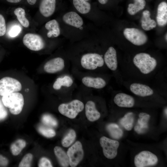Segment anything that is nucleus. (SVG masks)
Returning a JSON list of instances; mask_svg holds the SVG:
<instances>
[{
    "label": "nucleus",
    "mask_w": 167,
    "mask_h": 167,
    "mask_svg": "<svg viewBox=\"0 0 167 167\" xmlns=\"http://www.w3.org/2000/svg\"><path fill=\"white\" fill-rule=\"evenodd\" d=\"M33 159V155L30 153L26 154L20 162L19 167H29L31 166V162Z\"/></svg>",
    "instance_id": "33"
},
{
    "label": "nucleus",
    "mask_w": 167,
    "mask_h": 167,
    "mask_svg": "<svg viewBox=\"0 0 167 167\" xmlns=\"http://www.w3.org/2000/svg\"><path fill=\"white\" fill-rule=\"evenodd\" d=\"M158 158L156 155L148 151H143L135 155L134 159L136 167H147L156 165Z\"/></svg>",
    "instance_id": "7"
},
{
    "label": "nucleus",
    "mask_w": 167,
    "mask_h": 167,
    "mask_svg": "<svg viewBox=\"0 0 167 167\" xmlns=\"http://www.w3.org/2000/svg\"><path fill=\"white\" fill-rule=\"evenodd\" d=\"M84 108L83 103L78 100H74L67 103L60 104L58 107L60 113L71 119L75 118Z\"/></svg>",
    "instance_id": "3"
},
{
    "label": "nucleus",
    "mask_w": 167,
    "mask_h": 167,
    "mask_svg": "<svg viewBox=\"0 0 167 167\" xmlns=\"http://www.w3.org/2000/svg\"><path fill=\"white\" fill-rule=\"evenodd\" d=\"M100 143L103 154L106 158L112 159L117 156L119 146L118 141L103 136L100 139Z\"/></svg>",
    "instance_id": "6"
},
{
    "label": "nucleus",
    "mask_w": 167,
    "mask_h": 167,
    "mask_svg": "<svg viewBox=\"0 0 167 167\" xmlns=\"http://www.w3.org/2000/svg\"><path fill=\"white\" fill-rule=\"evenodd\" d=\"M23 42L28 48L34 51L41 50L45 46L44 41L42 37L34 33L26 34L23 37Z\"/></svg>",
    "instance_id": "10"
},
{
    "label": "nucleus",
    "mask_w": 167,
    "mask_h": 167,
    "mask_svg": "<svg viewBox=\"0 0 167 167\" xmlns=\"http://www.w3.org/2000/svg\"><path fill=\"white\" fill-rule=\"evenodd\" d=\"M123 34L128 40L136 45H143L148 40L145 34L142 30L136 28H126L124 30Z\"/></svg>",
    "instance_id": "8"
},
{
    "label": "nucleus",
    "mask_w": 167,
    "mask_h": 167,
    "mask_svg": "<svg viewBox=\"0 0 167 167\" xmlns=\"http://www.w3.org/2000/svg\"><path fill=\"white\" fill-rule=\"evenodd\" d=\"M85 0L88 1L89 0Z\"/></svg>",
    "instance_id": "45"
},
{
    "label": "nucleus",
    "mask_w": 167,
    "mask_h": 167,
    "mask_svg": "<svg viewBox=\"0 0 167 167\" xmlns=\"http://www.w3.org/2000/svg\"><path fill=\"white\" fill-rule=\"evenodd\" d=\"M9 163L8 159L0 154V167H6Z\"/></svg>",
    "instance_id": "39"
},
{
    "label": "nucleus",
    "mask_w": 167,
    "mask_h": 167,
    "mask_svg": "<svg viewBox=\"0 0 167 167\" xmlns=\"http://www.w3.org/2000/svg\"><path fill=\"white\" fill-rule=\"evenodd\" d=\"M64 66L63 59L60 57H56L47 61L44 65V69L47 73L53 74L62 71Z\"/></svg>",
    "instance_id": "12"
},
{
    "label": "nucleus",
    "mask_w": 167,
    "mask_h": 167,
    "mask_svg": "<svg viewBox=\"0 0 167 167\" xmlns=\"http://www.w3.org/2000/svg\"><path fill=\"white\" fill-rule=\"evenodd\" d=\"M38 130L42 135L47 138L53 137L56 134L54 130L50 128L41 126L38 128Z\"/></svg>",
    "instance_id": "32"
},
{
    "label": "nucleus",
    "mask_w": 167,
    "mask_h": 167,
    "mask_svg": "<svg viewBox=\"0 0 167 167\" xmlns=\"http://www.w3.org/2000/svg\"><path fill=\"white\" fill-rule=\"evenodd\" d=\"M43 122L45 125L51 127H56L57 126L58 122L53 117L49 115H44L42 118Z\"/></svg>",
    "instance_id": "34"
},
{
    "label": "nucleus",
    "mask_w": 167,
    "mask_h": 167,
    "mask_svg": "<svg viewBox=\"0 0 167 167\" xmlns=\"http://www.w3.org/2000/svg\"><path fill=\"white\" fill-rule=\"evenodd\" d=\"M7 115L6 111L0 102V121L5 118Z\"/></svg>",
    "instance_id": "38"
},
{
    "label": "nucleus",
    "mask_w": 167,
    "mask_h": 167,
    "mask_svg": "<svg viewBox=\"0 0 167 167\" xmlns=\"http://www.w3.org/2000/svg\"><path fill=\"white\" fill-rule=\"evenodd\" d=\"M104 62L108 67L112 71H115L118 67L116 51L113 47L109 48L104 56Z\"/></svg>",
    "instance_id": "15"
},
{
    "label": "nucleus",
    "mask_w": 167,
    "mask_h": 167,
    "mask_svg": "<svg viewBox=\"0 0 167 167\" xmlns=\"http://www.w3.org/2000/svg\"><path fill=\"white\" fill-rule=\"evenodd\" d=\"M114 103L120 107L130 108L135 104L134 98L131 96L123 93L117 94L113 99Z\"/></svg>",
    "instance_id": "13"
},
{
    "label": "nucleus",
    "mask_w": 167,
    "mask_h": 167,
    "mask_svg": "<svg viewBox=\"0 0 167 167\" xmlns=\"http://www.w3.org/2000/svg\"><path fill=\"white\" fill-rule=\"evenodd\" d=\"M67 154L69 160V165L71 167H75L81 161L84 157V151L81 142H75L69 148Z\"/></svg>",
    "instance_id": "9"
},
{
    "label": "nucleus",
    "mask_w": 167,
    "mask_h": 167,
    "mask_svg": "<svg viewBox=\"0 0 167 167\" xmlns=\"http://www.w3.org/2000/svg\"><path fill=\"white\" fill-rule=\"evenodd\" d=\"M22 88L20 82L14 78L5 77L0 79V96L19 92Z\"/></svg>",
    "instance_id": "5"
},
{
    "label": "nucleus",
    "mask_w": 167,
    "mask_h": 167,
    "mask_svg": "<svg viewBox=\"0 0 167 167\" xmlns=\"http://www.w3.org/2000/svg\"><path fill=\"white\" fill-rule=\"evenodd\" d=\"M82 81L83 84L86 87L96 89L103 88L106 85L105 80L99 77L86 76L83 78Z\"/></svg>",
    "instance_id": "18"
},
{
    "label": "nucleus",
    "mask_w": 167,
    "mask_h": 167,
    "mask_svg": "<svg viewBox=\"0 0 167 167\" xmlns=\"http://www.w3.org/2000/svg\"><path fill=\"white\" fill-rule=\"evenodd\" d=\"M26 142L22 139H18L13 142L10 146L11 151L13 155L17 156L26 146Z\"/></svg>",
    "instance_id": "29"
},
{
    "label": "nucleus",
    "mask_w": 167,
    "mask_h": 167,
    "mask_svg": "<svg viewBox=\"0 0 167 167\" xmlns=\"http://www.w3.org/2000/svg\"><path fill=\"white\" fill-rule=\"evenodd\" d=\"M63 22L67 25L76 28H80L84 24L82 18L77 13L70 11L64 14L62 17Z\"/></svg>",
    "instance_id": "11"
},
{
    "label": "nucleus",
    "mask_w": 167,
    "mask_h": 167,
    "mask_svg": "<svg viewBox=\"0 0 167 167\" xmlns=\"http://www.w3.org/2000/svg\"><path fill=\"white\" fill-rule=\"evenodd\" d=\"M6 1L11 3H17L20 2L21 0H6Z\"/></svg>",
    "instance_id": "42"
},
{
    "label": "nucleus",
    "mask_w": 167,
    "mask_h": 167,
    "mask_svg": "<svg viewBox=\"0 0 167 167\" xmlns=\"http://www.w3.org/2000/svg\"><path fill=\"white\" fill-rule=\"evenodd\" d=\"M108 0H98V2L101 4L104 5L106 4Z\"/></svg>",
    "instance_id": "41"
},
{
    "label": "nucleus",
    "mask_w": 167,
    "mask_h": 167,
    "mask_svg": "<svg viewBox=\"0 0 167 167\" xmlns=\"http://www.w3.org/2000/svg\"><path fill=\"white\" fill-rule=\"evenodd\" d=\"M134 122L133 113L129 112L124 115L119 120L121 125L126 130L131 131Z\"/></svg>",
    "instance_id": "25"
},
{
    "label": "nucleus",
    "mask_w": 167,
    "mask_h": 167,
    "mask_svg": "<svg viewBox=\"0 0 167 167\" xmlns=\"http://www.w3.org/2000/svg\"><path fill=\"white\" fill-rule=\"evenodd\" d=\"M56 6V0H41L39 11L44 17H48L54 13Z\"/></svg>",
    "instance_id": "17"
},
{
    "label": "nucleus",
    "mask_w": 167,
    "mask_h": 167,
    "mask_svg": "<svg viewBox=\"0 0 167 167\" xmlns=\"http://www.w3.org/2000/svg\"><path fill=\"white\" fill-rule=\"evenodd\" d=\"M165 39L166 40V41H167V34H166L165 35Z\"/></svg>",
    "instance_id": "44"
},
{
    "label": "nucleus",
    "mask_w": 167,
    "mask_h": 167,
    "mask_svg": "<svg viewBox=\"0 0 167 167\" xmlns=\"http://www.w3.org/2000/svg\"><path fill=\"white\" fill-rule=\"evenodd\" d=\"M85 115L90 121L98 120L101 117L100 112L97 110L95 103L91 101H88L85 105Z\"/></svg>",
    "instance_id": "19"
},
{
    "label": "nucleus",
    "mask_w": 167,
    "mask_h": 167,
    "mask_svg": "<svg viewBox=\"0 0 167 167\" xmlns=\"http://www.w3.org/2000/svg\"><path fill=\"white\" fill-rule=\"evenodd\" d=\"M54 151L60 165L62 167H68L69 160L67 153L60 147L58 146L54 147Z\"/></svg>",
    "instance_id": "24"
},
{
    "label": "nucleus",
    "mask_w": 167,
    "mask_h": 167,
    "mask_svg": "<svg viewBox=\"0 0 167 167\" xmlns=\"http://www.w3.org/2000/svg\"><path fill=\"white\" fill-rule=\"evenodd\" d=\"M36 0H27L28 4L31 5H33L36 2Z\"/></svg>",
    "instance_id": "40"
},
{
    "label": "nucleus",
    "mask_w": 167,
    "mask_h": 167,
    "mask_svg": "<svg viewBox=\"0 0 167 167\" xmlns=\"http://www.w3.org/2000/svg\"><path fill=\"white\" fill-rule=\"evenodd\" d=\"M14 12L22 25L25 28H28L29 26V23L25 17V10L22 8L18 7L16 8Z\"/></svg>",
    "instance_id": "30"
},
{
    "label": "nucleus",
    "mask_w": 167,
    "mask_h": 167,
    "mask_svg": "<svg viewBox=\"0 0 167 167\" xmlns=\"http://www.w3.org/2000/svg\"><path fill=\"white\" fill-rule=\"evenodd\" d=\"M167 108H166L165 109V115L166 116V117H167Z\"/></svg>",
    "instance_id": "43"
},
{
    "label": "nucleus",
    "mask_w": 167,
    "mask_h": 167,
    "mask_svg": "<svg viewBox=\"0 0 167 167\" xmlns=\"http://www.w3.org/2000/svg\"><path fill=\"white\" fill-rule=\"evenodd\" d=\"M106 128L111 136L114 139H119L123 136L122 130L117 124L109 123L107 125Z\"/></svg>",
    "instance_id": "26"
},
{
    "label": "nucleus",
    "mask_w": 167,
    "mask_h": 167,
    "mask_svg": "<svg viewBox=\"0 0 167 167\" xmlns=\"http://www.w3.org/2000/svg\"><path fill=\"white\" fill-rule=\"evenodd\" d=\"M21 31V28L19 25L15 24L10 28L8 32V34L11 37H15L20 33Z\"/></svg>",
    "instance_id": "35"
},
{
    "label": "nucleus",
    "mask_w": 167,
    "mask_h": 167,
    "mask_svg": "<svg viewBox=\"0 0 167 167\" xmlns=\"http://www.w3.org/2000/svg\"><path fill=\"white\" fill-rule=\"evenodd\" d=\"M39 167H52L53 166L50 160L45 157L41 158L38 163Z\"/></svg>",
    "instance_id": "36"
},
{
    "label": "nucleus",
    "mask_w": 167,
    "mask_h": 167,
    "mask_svg": "<svg viewBox=\"0 0 167 167\" xmlns=\"http://www.w3.org/2000/svg\"><path fill=\"white\" fill-rule=\"evenodd\" d=\"M81 64L84 68L94 70L104 64V60L100 54L96 53H88L83 55L81 59Z\"/></svg>",
    "instance_id": "4"
},
{
    "label": "nucleus",
    "mask_w": 167,
    "mask_h": 167,
    "mask_svg": "<svg viewBox=\"0 0 167 167\" xmlns=\"http://www.w3.org/2000/svg\"><path fill=\"white\" fill-rule=\"evenodd\" d=\"M73 83V81L70 77L65 76L62 78H58L53 84V88L54 89L58 90L60 89L62 86L70 87Z\"/></svg>",
    "instance_id": "28"
},
{
    "label": "nucleus",
    "mask_w": 167,
    "mask_h": 167,
    "mask_svg": "<svg viewBox=\"0 0 167 167\" xmlns=\"http://www.w3.org/2000/svg\"><path fill=\"white\" fill-rule=\"evenodd\" d=\"M76 137V133L73 129L70 130L62 140V145L65 147H68L74 141Z\"/></svg>",
    "instance_id": "31"
},
{
    "label": "nucleus",
    "mask_w": 167,
    "mask_h": 167,
    "mask_svg": "<svg viewBox=\"0 0 167 167\" xmlns=\"http://www.w3.org/2000/svg\"><path fill=\"white\" fill-rule=\"evenodd\" d=\"M150 11L146 10L142 13L141 18V26L144 30L148 31L156 27V24L155 20L151 19L150 17Z\"/></svg>",
    "instance_id": "22"
},
{
    "label": "nucleus",
    "mask_w": 167,
    "mask_h": 167,
    "mask_svg": "<svg viewBox=\"0 0 167 167\" xmlns=\"http://www.w3.org/2000/svg\"><path fill=\"white\" fill-rule=\"evenodd\" d=\"M6 28L5 19L3 16L0 14V36H3L6 32Z\"/></svg>",
    "instance_id": "37"
},
{
    "label": "nucleus",
    "mask_w": 167,
    "mask_h": 167,
    "mask_svg": "<svg viewBox=\"0 0 167 167\" xmlns=\"http://www.w3.org/2000/svg\"><path fill=\"white\" fill-rule=\"evenodd\" d=\"M145 0H134V3L129 4L127 8L128 13L131 15L135 14L143 9L146 5Z\"/></svg>",
    "instance_id": "27"
},
{
    "label": "nucleus",
    "mask_w": 167,
    "mask_h": 167,
    "mask_svg": "<svg viewBox=\"0 0 167 167\" xmlns=\"http://www.w3.org/2000/svg\"><path fill=\"white\" fill-rule=\"evenodd\" d=\"M130 89L134 94L141 97L149 96L154 93V91L150 87L139 83H133L131 84Z\"/></svg>",
    "instance_id": "14"
},
{
    "label": "nucleus",
    "mask_w": 167,
    "mask_h": 167,
    "mask_svg": "<svg viewBox=\"0 0 167 167\" xmlns=\"http://www.w3.org/2000/svg\"><path fill=\"white\" fill-rule=\"evenodd\" d=\"M133 62L140 72L144 74H147L153 71L156 67V60L149 54L140 53L134 57Z\"/></svg>",
    "instance_id": "1"
},
{
    "label": "nucleus",
    "mask_w": 167,
    "mask_h": 167,
    "mask_svg": "<svg viewBox=\"0 0 167 167\" xmlns=\"http://www.w3.org/2000/svg\"><path fill=\"white\" fill-rule=\"evenodd\" d=\"M72 3L75 9L82 14H86L91 10V4L85 0H72Z\"/></svg>",
    "instance_id": "23"
},
{
    "label": "nucleus",
    "mask_w": 167,
    "mask_h": 167,
    "mask_svg": "<svg viewBox=\"0 0 167 167\" xmlns=\"http://www.w3.org/2000/svg\"><path fill=\"white\" fill-rule=\"evenodd\" d=\"M45 28L48 31L47 36L49 38L57 37L60 34V30L59 24L55 19L47 22L45 24Z\"/></svg>",
    "instance_id": "21"
},
{
    "label": "nucleus",
    "mask_w": 167,
    "mask_h": 167,
    "mask_svg": "<svg viewBox=\"0 0 167 167\" xmlns=\"http://www.w3.org/2000/svg\"><path fill=\"white\" fill-rule=\"evenodd\" d=\"M2 100L4 105L9 108L12 114H18L22 111L24 100L21 93L17 92L4 95L2 96Z\"/></svg>",
    "instance_id": "2"
},
{
    "label": "nucleus",
    "mask_w": 167,
    "mask_h": 167,
    "mask_svg": "<svg viewBox=\"0 0 167 167\" xmlns=\"http://www.w3.org/2000/svg\"><path fill=\"white\" fill-rule=\"evenodd\" d=\"M156 21L158 24L162 27L167 23V3L162 2L159 5L157 10Z\"/></svg>",
    "instance_id": "20"
},
{
    "label": "nucleus",
    "mask_w": 167,
    "mask_h": 167,
    "mask_svg": "<svg viewBox=\"0 0 167 167\" xmlns=\"http://www.w3.org/2000/svg\"><path fill=\"white\" fill-rule=\"evenodd\" d=\"M139 117L137 123L134 127V130L138 134H143L148 128V122L150 116L147 113L141 112L139 114Z\"/></svg>",
    "instance_id": "16"
}]
</instances>
